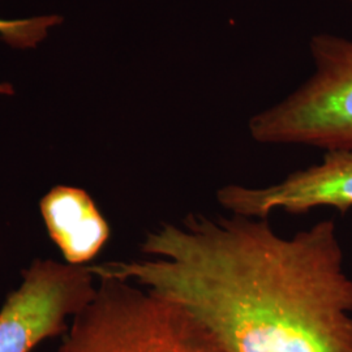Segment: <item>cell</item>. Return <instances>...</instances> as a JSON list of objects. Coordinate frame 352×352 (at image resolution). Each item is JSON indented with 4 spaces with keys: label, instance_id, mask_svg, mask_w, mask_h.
<instances>
[{
    "label": "cell",
    "instance_id": "7",
    "mask_svg": "<svg viewBox=\"0 0 352 352\" xmlns=\"http://www.w3.org/2000/svg\"><path fill=\"white\" fill-rule=\"evenodd\" d=\"M62 23L63 19L56 14L21 20L0 19V39L13 49H34L49 36L54 26Z\"/></svg>",
    "mask_w": 352,
    "mask_h": 352
},
{
    "label": "cell",
    "instance_id": "4",
    "mask_svg": "<svg viewBox=\"0 0 352 352\" xmlns=\"http://www.w3.org/2000/svg\"><path fill=\"white\" fill-rule=\"evenodd\" d=\"M89 266L37 260L0 309V352H30L68 330V318L84 309L97 286Z\"/></svg>",
    "mask_w": 352,
    "mask_h": 352
},
{
    "label": "cell",
    "instance_id": "5",
    "mask_svg": "<svg viewBox=\"0 0 352 352\" xmlns=\"http://www.w3.org/2000/svg\"><path fill=\"white\" fill-rule=\"evenodd\" d=\"M217 202L231 214L269 218L274 212L308 213L316 208H352V151H327L320 164L291 173L266 187L227 184L217 190Z\"/></svg>",
    "mask_w": 352,
    "mask_h": 352
},
{
    "label": "cell",
    "instance_id": "8",
    "mask_svg": "<svg viewBox=\"0 0 352 352\" xmlns=\"http://www.w3.org/2000/svg\"><path fill=\"white\" fill-rule=\"evenodd\" d=\"M14 89L10 82H0V96H12Z\"/></svg>",
    "mask_w": 352,
    "mask_h": 352
},
{
    "label": "cell",
    "instance_id": "1",
    "mask_svg": "<svg viewBox=\"0 0 352 352\" xmlns=\"http://www.w3.org/2000/svg\"><path fill=\"white\" fill-rule=\"evenodd\" d=\"M142 251L158 260L89 269L177 302L226 352H352V278L333 219L285 238L267 218L189 214Z\"/></svg>",
    "mask_w": 352,
    "mask_h": 352
},
{
    "label": "cell",
    "instance_id": "3",
    "mask_svg": "<svg viewBox=\"0 0 352 352\" xmlns=\"http://www.w3.org/2000/svg\"><path fill=\"white\" fill-rule=\"evenodd\" d=\"M315 74L286 100L252 116L260 144L352 151V41L318 34L311 41Z\"/></svg>",
    "mask_w": 352,
    "mask_h": 352
},
{
    "label": "cell",
    "instance_id": "2",
    "mask_svg": "<svg viewBox=\"0 0 352 352\" xmlns=\"http://www.w3.org/2000/svg\"><path fill=\"white\" fill-rule=\"evenodd\" d=\"M72 317L59 352H226L186 308L113 278Z\"/></svg>",
    "mask_w": 352,
    "mask_h": 352
},
{
    "label": "cell",
    "instance_id": "9",
    "mask_svg": "<svg viewBox=\"0 0 352 352\" xmlns=\"http://www.w3.org/2000/svg\"><path fill=\"white\" fill-rule=\"evenodd\" d=\"M350 1H352V0H350Z\"/></svg>",
    "mask_w": 352,
    "mask_h": 352
},
{
    "label": "cell",
    "instance_id": "6",
    "mask_svg": "<svg viewBox=\"0 0 352 352\" xmlns=\"http://www.w3.org/2000/svg\"><path fill=\"white\" fill-rule=\"evenodd\" d=\"M41 214L67 264L90 263L106 245L110 226L88 192L58 186L42 197Z\"/></svg>",
    "mask_w": 352,
    "mask_h": 352
}]
</instances>
